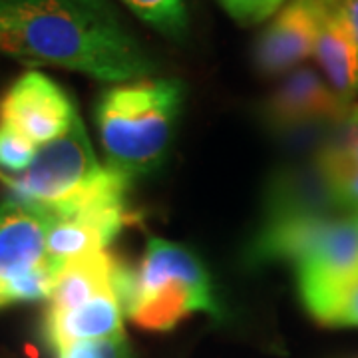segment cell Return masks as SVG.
<instances>
[{"label": "cell", "mask_w": 358, "mask_h": 358, "mask_svg": "<svg viewBox=\"0 0 358 358\" xmlns=\"http://www.w3.org/2000/svg\"><path fill=\"white\" fill-rule=\"evenodd\" d=\"M0 54L102 82H136L157 70L110 0H0Z\"/></svg>", "instance_id": "6da1fadb"}, {"label": "cell", "mask_w": 358, "mask_h": 358, "mask_svg": "<svg viewBox=\"0 0 358 358\" xmlns=\"http://www.w3.org/2000/svg\"><path fill=\"white\" fill-rule=\"evenodd\" d=\"M249 259L293 263L305 307L322 322L334 301L358 279L357 221L305 209H275L257 233Z\"/></svg>", "instance_id": "7a4b0ae2"}, {"label": "cell", "mask_w": 358, "mask_h": 358, "mask_svg": "<svg viewBox=\"0 0 358 358\" xmlns=\"http://www.w3.org/2000/svg\"><path fill=\"white\" fill-rule=\"evenodd\" d=\"M185 88L179 80H136L102 92L96 124L108 167L124 178L148 176L166 162Z\"/></svg>", "instance_id": "3957f363"}, {"label": "cell", "mask_w": 358, "mask_h": 358, "mask_svg": "<svg viewBox=\"0 0 358 358\" xmlns=\"http://www.w3.org/2000/svg\"><path fill=\"white\" fill-rule=\"evenodd\" d=\"M114 289L124 313L145 331H169L195 310L223 315L201 259L157 237L150 239L138 271L117 268Z\"/></svg>", "instance_id": "277c9868"}, {"label": "cell", "mask_w": 358, "mask_h": 358, "mask_svg": "<svg viewBox=\"0 0 358 358\" xmlns=\"http://www.w3.org/2000/svg\"><path fill=\"white\" fill-rule=\"evenodd\" d=\"M102 169L84 124L76 117L62 136L40 145L22 173L0 181L13 192V199L54 211L78 197Z\"/></svg>", "instance_id": "5b68a950"}, {"label": "cell", "mask_w": 358, "mask_h": 358, "mask_svg": "<svg viewBox=\"0 0 358 358\" xmlns=\"http://www.w3.org/2000/svg\"><path fill=\"white\" fill-rule=\"evenodd\" d=\"M76 117V106L64 88L36 70L24 72L0 100V124L20 131L34 145L56 140Z\"/></svg>", "instance_id": "8992f818"}, {"label": "cell", "mask_w": 358, "mask_h": 358, "mask_svg": "<svg viewBox=\"0 0 358 358\" xmlns=\"http://www.w3.org/2000/svg\"><path fill=\"white\" fill-rule=\"evenodd\" d=\"M322 0H289L255 46V64L265 76L291 72L315 52Z\"/></svg>", "instance_id": "52a82bcc"}, {"label": "cell", "mask_w": 358, "mask_h": 358, "mask_svg": "<svg viewBox=\"0 0 358 358\" xmlns=\"http://www.w3.org/2000/svg\"><path fill=\"white\" fill-rule=\"evenodd\" d=\"M352 108L346 103L313 68L301 66L289 72L281 86L268 98L265 115L277 128H299L313 122L336 120L348 115Z\"/></svg>", "instance_id": "ba28073f"}, {"label": "cell", "mask_w": 358, "mask_h": 358, "mask_svg": "<svg viewBox=\"0 0 358 358\" xmlns=\"http://www.w3.org/2000/svg\"><path fill=\"white\" fill-rule=\"evenodd\" d=\"M50 213L10 199L0 203V285L46 263Z\"/></svg>", "instance_id": "9c48e42d"}, {"label": "cell", "mask_w": 358, "mask_h": 358, "mask_svg": "<svg viewBox=\"0 0 358 358\" xmlns=\"http://www.w3.org/2000/svg\"><path fill=\"white\" fill-rule=\"evenodd\" d=\"M331 88L350 103L358 96V52L338 0H322L315 52Z\"/></svg>", "instance_id": "30bf717a"}, {"label": "cell", "mask_w": 358, "mask_h": 358, "mask_svg": "<svg viewBox=\"0 0 358 358\" xmlns=\"http://www.w3.org/2000/svg\"><path fill=\"white\" fill-rule=\"evenodd\" d=\"M124 308L115 291L94 296L82 307L66 313H46L44 334L48 345L58 352L66 346L122 336Z\"/></svg>", "instance_id": "8fae6325"}, {"label": "cell", "mask_w": 358, "mask_h": 358, "mask_svg": "<svg viewBox=\"0 0 358 358\" xmlns=\"http://www.w3.org/2000/svg\"><path fill=\"white\" fill-rule=\"evenodd\" d=\"M117 259L100 251L68 261L58 268L46 313H66L82 307L94 296L114 289V271Z\"/></svg>", "instance_id": "7c38bea8"}, {"label": "cell", "mask_w": 358, "mask_h": 358, "mask_svg": "<svg viewBox=\"0 0 358 358\" xmlns=\"http://www.w3.org/2000/svg\"><path fill=\"white\" fill-rule=\"evenodd\" d=\"M317 167L334 203L358 209V108L348 112L345 129L320 150Z\"/></svg>", "instance_id": "4fadbf2b"}, {"label": "cell", "mask_w": 358, "mask_h": 358, "mask_svg": "<svg viewBox=\"0 0 358 358\" xmlns=\"http://www.w3.org/2000/svg\"><path fill=\"white\" fill-rule=\"evenodd\" d=\"M114 237L98 223L76 215H52L46 235V259L56 268L80 257L106 251Z\"/></svg>", "instance_id": "5bb4252c"}, {"label": "cell", "mask_w": 358, "mask_h": 358, "mask_svg": "<svg viewBox=\"0 0 358 358\" xmlns=\"http://www.w3.org/2000/svg\"><path fill=\"white\" fill-rule=\"evenodd\" d=\"M145 24L171 40H183L187 34V10L183 0H122Z\"/></svg>", "instance_id": "9a60e30c"}, {"label": "cell", "mask_w": 358, "mask_h": 358, "mask_svg": "<svg viewBox=\"0 0 358 358\" xmlns=\"http://www.w3.org/2000/svg\"><path fill=\"white\" fill-rule=\"evenodd\" d=\"M58 268L50 261L42 263L40 267L28 271L24 275H18L4 285H0V301L2 305L8 303H36L50 299L54 279Z\"/></svg>", "instance_id": "2e32d148"}, {"label": "cell", "mask_w": 358, "mask_h": 358, "mask_svg": "<svg viewBox=\"0 0 358 358\" xmlns=\"http://www.w3.org/2000/svg\"><path fill=\"white\" fill-rule=\"evenodd\" d=\"M36 145L6 124H0V178L22 173L32 164Z\"/></svg>", "instance_id": "e0dca14e"}, {"label": "cell", "mask_w": 358, "mask_h": 358, "mask_svg": "<svg viewBox=\"0 0 358 358\" xmlns=\"http://www.w3.org/2000/svg\"><path fill=\"white\" fill-rule=\"evenodd\" d=\"M287 0H221L225 13L239 24H259L279 13Z\"/></svg>", "instance_id": "ac0fdd59"}, {"label": "cell", "mask_w": 358, "mask_h": 358, "mask_svg": "<svg viewBox=\"0 0 358 358\" xmlns=\"http://www.w3.org/2000/svg\"><path fill=\"white\" fill-rule=\"evenodd\" d=\"M322 324L331 327H358V279L350 282L341 294L327 317L322 319Z\"/></svg>", "instance_id": "d6986e66"}, {"label": "cell", "mask_w": 358, "mask_h": 358, "mask_svg": "<svg viewBox=\"0 0 358 358\" xmlns=\"http://www.w3.org/2000/svg\"><path fill=\"white\" fill-rule=\"evenodd\" d=\"M122 336L108 338V341H92V343H78V345L66 346L62 350H58V358H112L115 346L120 343Z\"/></svg>", "instance_id": "ffe728a7"}, {"label": "cell", "mask_w": 358, "mask_h": 358, "mask_svg": "<svg viewBox=\"0 0 358 358\" xmlns=\"http://www.w3.org/2000/svg\"><path fill=\"white\" fill-rule=\"evenodd\" d=\"M338 4H341L343 14H345L346 24H348V30L352 34L358 52V0H338Z\"/></svg>", "instance_id": "44dd1931"}, {"label": "cell", "mask_w": 358, "mask_h": 358, "mask_svg": "<svg viewBox=\"0 0 358 358\" xmlns=\"http://www.w3.org/2000/svg\"><path fill=\"white\" fill-rule=\"evenodd\" d=\"M355 221H357V227H358V209H357V215H355Z\"/></svg>", "instance_id": "7402d4cb"}, {"label": "cell", "mask_w": 358, "mask_h": 358, "mask_svg": "<svg viewBox=\"0 0 358 358\" xmlns=\"http://www.w3.org/2000/svg\"><path fill=\"white\" fill-rule=\"evenodd\" d=\"M0 307H2V301H0Z\"/></svg>", "instance_id": "603a6c76"}, {"label": "cell", "mask_w": 358, "mask_h": 358, "mask_svg": "<svg viewBox=\"0 0 358 358\" xmlns=\"http://www.w3.org/2000/svg\"><path fill=\"white\" fill-rule=\"evenodd\" d=\"M357 108H358V106H357Z\"/></svg>", "instance_id": "cb8c5ba5"}]
</instances>
